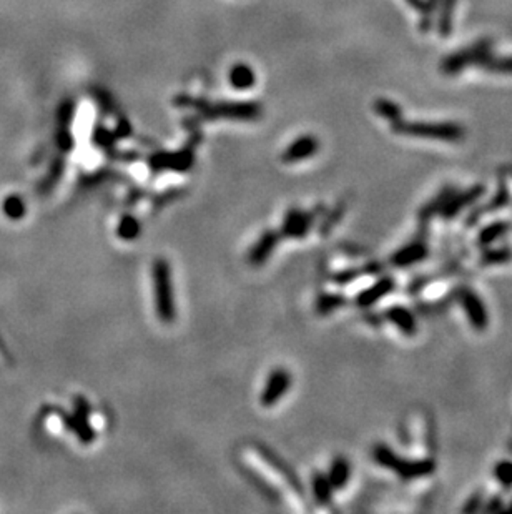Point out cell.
Here are the masks:
<instances>
[{
  "mask_svg": "<svg viewBox=\"0 0 512 514\" xmlns=\"http://www.w3.org/2000/svg\"><path fill=\"white\" fill-rule=\"evenodd\" d=\"M371 456L377 466L393 471L403 481H415L421 480V478H428L436 471V463L432 458L411 460V458L399 456L391 446L384 445V443H377V445L373 446Z\"/></svg>",
  "mask_w": 512,
  "mask_h": 514,
  "instance_id": "6da1fadb",
  "label": "cell"
},
{
  "mask_svg": "<svg viewBox=\"0 0 512 514\" xmlns=\"http://www.w3.org/2000/svg\"><path fill=\"white\" fill-rule=\"evenodd\" d=\"M393 132L406 137H416V139L439 140V142L456 143L466 137V130L463 125L456 121H408L397 120L391 125Z\"/></svg>",
  "mask_w": 512,
  "mask_h": 514,
  "instance_id": "7a4b0ae2",
  "label": "cell"
},
{
  "mask_svg": "<svg viewBox=\"0 0 512 514\" xmlns=\"http://www.w3.org/2000/svg\"><path fill=\"white\" fill-rule=\"evenodd\" d=\"M153 293L156 315L163 323H172L176 316V308L173 300L170 265L165 258H156L153 263Z\"/></svg>",
  "mask_w": 512,
  "mask_h": 514,
  "instance_id": "3957f363",
  "label": "cell"
},
{
  "mask_svg": "<svg viewBox=\"0 0 512 514\" xmlns=\"http://www.w3.org/2000/svg\"><path fill=\"white\" fill-rule=\"evenodd\" d=\"M491 57V42L489 40H479L474 45L466 47V49L459 50V52L451 54L449 57L444 58L441 70L446 75H454L459 73L461 70L467 69V67L476 64H484L487 58Z\"/></svg>",
  "mask_w": 512,
  "mask_h": 514,
  "instance_id": "277c9868",
  "label": "cell"
},
{
  "mask_svg": "<svg viewBox=\"0 0 512 514\" xmlns=\"http://www.w3.org/2000/svg\"><path fill=\"white\" fill-rule=\"evenodd\" d=\"M456 296H458L461 308L466 313V318L471 327L476 331H486L487 327H489V312H487L482 298L471 288H461L456 293Z\"/></svg>",
  "mask_w": 512,
  "mask_h": 514,
  "instance_id": "5b68a950",
  "label": "cell"
},
{
  "mask_svg": "<svg viewBox=\"0 0 512 514\" xmlns=\"http://www.w3.org/2000/svg\"><path fill=\"white\" fill-rule=\"evenodd\" d=\"M486 194V187L480 185H472L467 188V190L458 191L454 190L451 194V197L446 200L443 208L439 210V217H443L444 220H452L456 217H459L466 208H469L471 205H474L478 200Z\"/></svg>",
  "mask_w": 512,
  "mask_h": 514,
  "instance_id": "8992f818",
  "label": "cell"
},
{
  "mask_svg": "<svg viewBox=\"0 0 512 514\" xmlns=\"http://www.w3.org/2000/svg\"><path fill=\"white\" fill-rule=\"evenodd\" d=\"M291 386V375L283 368H278L268 376V382L263 388L261 393V405L265 408H271L277 405L279 399L286 395V391Z\"/></svg>",
  "mask_w": 512,
  "mask_h": 514,
  "instance_id": "52a82bcc",
  "label": "cell"
},
{
  "mask_svg": "<svg viewBox=\"0 0 512 514\" xmlns=\"http://www.w3.org/2000/svg\"><path fill=\"white\" fill-rule=\"evenodd\" d=\"M509 203H511V190H509V187H507L506 180H501V182H499L498 190H496V194L492 195L489 202L484 203L480 208H474V210H471V213L467 215L466 225H469V226L476 225V223H478L482 217L496 213V211H501L502 208H506Z\"/></svg>",
  "mask_w": 512,
  "mask_h": 514,
  "instance_id": "ba28073f",
  "label": "cell"
},
{
  "mask_svg": "<svg viewBox=\"0 0 512 514\" xmlns=\"http://www.w3.org/2000/svg\"><path fill=\"white\" fill-rule=\"evenodd\" d=\"M429 255V246L423 240H415L408 245L401 246L397 252L391 255V263L395 268H409V266L416 265L426 260Z\"/></svg>",
  "mask_w": 512,
  "mask_h": 514,
  "instance_id": "9c48e42d",
  "label": "cell"
},
{
  "mask_svg": "<svg viewBox=\"0 0 512 514\" xmlns=\"http://www.w3.org/2000/svg\"><path fill=\"white\" fill-rule=\"evenodd\" d=\"M384 318L393 323L406 336H415L417 333V320L415 313L403 305H393L384 312Z\"/></svg>",
  "mask_w": 512,
  "mask_h": 514,
  "instance_id": "30bf717a",
  "label": "cell"
},
{
  "mask_svg": "<svg viewBox=\"0 0 512 514\" xmlns=\"http://www.w3.org/2000/svg\"><path fill=\"white\" fill-rule=\"evenodd\" d=\"M396 283L391 277H381L376 283L369 286L368 290L361 292L356 296V305L361 308H369L373 305H376L377 301L383 300L384 296H388L389 293L395 292Z\"/></svg>",
  "mask_w": 512,
  "mask_h": 514,
  "instance_id": "8fae6325",
  "label": "cell"
},
{
  "mask_svg": "<svg viewBox=\"0 0 512 514\" xmlns=\"http://www.w3.org/2000/svg\"><path fill=\"white\" fill-rule=\"evenodd\" d=\"M313 215L301 210H290L283 223V235L290 238H303L311 230Z\"/></svg>",
  "mask_w": 512,
  "mask_h": 514,
  "instance_id": "7c38bea8",
  "label": "cell"
},
{
  "mask_svg": "<svg viewBox=\"0 0 512 514\" xmlns=\"http://www.w3.org/2000/svg\"><path fill=\"white\" fill-rule=\"evenodd\" d=\"M318 148H320L318 140L311 135H305L286 148L285 154H283V162L296 163V162H301V160L311 159V156L316 154Z\"/></svg>",
  "mask_w": 512,
  "mask_h": 514,
  "instance_id": "4fadbf2b",
  "label": "cell"
},
{
  "mask_svg": "<svg viewBox=\"0 0 512 514\" xmlns=\"http://www.w3.org/2000/svg\"><path fill=\"white\" fill-rule=\"evenodd\" d=\"M278 240H279V235L277 233V231H273V230L265 231V233L259 237V240L255 243L253 248H251L250 255H248V261H250L253 266H261L263 263L271 257V253H273Z\"/></svg>",
  "mask_w": 512,
  "mask_h": 514,
  "instance_id": "5bb4252c",
  "label": "cell"
},
{
  "mask_svg": "<svg viewBox=\"0 0 512 514\" xmlns=\"http://www.w3.org/2000/svg\"><path fill=\"white\" fill-rule=\"evenodd\" d=\"M511 230V222H507V220H496V222L489 223V225H486L479 231L476 243H478L479 248H487V246H492L501 242L506 235H509Z\"/></svg>",
  "mask_w": 512,
  "mask_h": 514,
  "instance_id": "9a60e30c",
  "label": "cell"
},
{
  "mask_svg": "<svg viewBox=\"0 0 512 514\" xmlns=\"http://www.w3.org/2000/svg\"><path fill=\"white\" fill-rule=\"evenodd\" d=\"M328 480L333 486V489L340 491V489H345L346 484H348L349 480H351V465L346 458L342 456H336L333 461H331L329 469H328Z\"/></svg>",
  "mask_w": 512,
  "mask_h": 514,
  "instance_id": "2e32d148",
  "label": "cell"
},
{
  "mask_svg": "<svg viewBox=\"0 0 512 514\" xmlns=\"http://www.w3.org/2000/svg\"><path fill=\"white\" fill-rule=\"evenodd\" d=\"M89 413H90L89 403H86L84 398L77 399V414H75L72 419V428L77 431V436L80 438L84 443L93 441V438H95L92 426L89 425Z\"/></svg>",
  "mask_w": 512,
  "mask_h": 514,
  "instance_id": "e0dca14e",
  "label": "cell"
},
{
  "mask_svg": "<svg viewBox=\"0 0 512 514\" xmlns=\"http://www.w3.org/2000/svg\"><path fill=\"white\" fill-rule=\"evenodd\" d=\"M258 451H259V454H261L263 460H265V461L268 463V465L273 466V469L277 471V473H281V474H279V476L285 478L286 482H288V484L291 486V488L294 489V491L299 493V494L303 493V489H301V482L298 481L296 474H293V471H291V469L288 468V466L285 465V463L279 461L277 454L271 453V451H270V449H266L265 446H258Z\"/></svg>",
  "mask_w": 512,
  "mask_h": 514,
  "instance_id": "ac0fdd59",
  "label": "cell"
},
{
  "mask_svg": "<svg viewBox=\"0 0 512 514\" xmlns=\"http://www.w3.org/2000/svg\"><path fill=\"white\" fill-rule=\"evenodd\" d=\"M484 252L480 255L479 263L482 266H498V265H506V263L512 261V248L511 246H487L482 248Z\"/></svg>",
  "mask_w": 512,
  "mask_h": 514,
  "instance_id": "d6986e66",
  "label": "cell"
},
{
  "mask_svg": "<svg viewBox=\"0 0 512 514\" xmlns=\"http://www.w3.org/2000/svg\"><path fill=\"white\" fill-rule=\"evenodd\" d=\"M333 486H331V482L328 480V476L326 474H321V473H314L313 476V493H314V498H316V501L320 504H329L331 503V498H333Z\"/></svg>",
  "mask_w": 512,
  "mask_h": 514,
  "instance_id": "ffe728a7",
  "label": "cell"
},
{
  "mask_svg": "<svg viewBox=\"0 0 512 514\" xmlns=\"http://www.w3.org/2000/svg\"><path fill=\"white\" fill-rule=\"evenodd\" d=\"M454 190H456V188H452V187L443 188V191H441V194L436 195V197L432 198L431 202L426 203V205L423 207V210H421L419 217L423 218V220H428V218L434 217V215H439V210H441V208H443L444 203H446V200L449 197H451V194Z\"/></svg>",
  "mask_w": 512,
  "mask_h": 514,
  "instance_id": "44dd1931",
  "label": "cell"
},
{
  "mask_svg": "<svg viewBox=\"0 0 512 514\" xmlns=\"http://www.w3.org/2000/svg\"><path fill=\"white\" fill-rule=\"evenodd\" d=\"M374 108H376L377 115H380L381 119L388 120L391 125L396 124L397 120H401V115H403V110H401L399 105H396L395 102L391 100H377Z\"/></svg>",
  "mask_w": 512,
  "mask_h": 514,
  "instance_id": "7402d4cb",
  "label": "cell"
},
{
  "mask_svg": "<svg viewBox=\"0 0 512 514\" xmlns=\"http://www.w3.org/2000/svg\"><path fill=\"white\" fill-rule=\"evenodd\" d=\"M140 233V223L139 220L132 215H125L124 218L120 220L117 229V235L121 238V240H133V238L139 237Z\"/></svg>",
  "mask_w": 512,
  "mask_h": 514,
  "instance_id": "603a6c76",
  "label": "cell"
},
{
  "mask_svg": "<svg viewBox=\"0 0 512 514\" xmlns=\"http://www.w3.org/2000/svg\"><path fill=\"white\" fill-rule=\"evenodd\" d=\"M492 474H494L496 481L502 486V489L509 491L512 489V461L511 460H502L496 463V466L492 468Z\"/></svg>",
  "mask_w": 512,
  "mask_h": 514,
  "instance_id": "cb8c5ba5",
  "label": "cell"
},
{
  "mask_svg": "<svg viewBox=\"0 0 512 514\" xmlns=\"http://www.w3.org/2000/svg\"><path fill=\"white\" fill-rule=\"evenodd\" d=\"M255 82V75L246 65H238L231 70V84L238 89H248Z\"/></svg>",
  "mask_w": 512,
  "mask_h": 514,
  "instance_id": "d4e9b609",
  "label": "cell"
},
{
  "mask_svg": "<svg viewBox=\"0 0 512 514\" xmlns=\"http://www.w3.org/2000/svg\"><path fill=\"white\" fill-rule=\"evenodd\" d=\"M482 65L486 67V70H489V72L501 73V75H512V55L511 57H498V58L489 57Z\"/></svg>",
  "mask_w": 512,
  "mask_h": 514,
  "instance_id": "484cf974",
  "label": "cell"
},
{
  "mask_svg": "<svg viewBox=\"0 0 512 514\" xmlns=\"http://www.w3.org/2000/svg\"><path fill=\"white\" fill-rule=\"evenodd\" d=\"M346 303V298L342 295H323L320 300H318L316 305V312L321 313V315H326V313L334 312L342 305Z\"/></svg>",
  "mask_w": 512,
  "mask_h": 514,
  "instance_id": "4316f807",
  "label": "cell"
},
{
  "mask_svg": "<svg viewBox=\"0 0 512 514\" xmlns=\"http://www.w3.org/2000/svg\"><path fill=\"white\" fill-rule=\"evenodd\" d=\"M454 2L456 0H444V3H443L444 15L441 17V22H439L441 32L443 34H447L449 29H451V17H452V12H454Z\"/></svg>",
  "mask_w": 512,
  "mask_h": 514,
  "instance_id": "83f0119b",
  "label": "cell"
},
{
  "mask_svg": "<svg viewBox=\"0 0 512 514\" xmlns=\"http://www.w3.org/2000/svg\"><path fill=\"white\" fill-rule=\"evenodd\" d=\"M484 508V493L476 491L472 496L467 500V503L464 504L463 513H479Z\"/></svg>",
  "mask_w": 512,
  "mask_h": 514,
  "instance_id": "f1b7e54d",
  "label": "cell"
},
{
  "mask_svg": "<svg viewBox=\"0 0 512 514\" xmlns=\"http://www.w3.org/2000/svg\"><path fill=\"white\" fill-rule=\"evenodd\" d=\"M482 511H487V513L506 511V501L502 500V496L496 494V496H492L489 501H484Z\"/></svg>",
  "mask_w": 512,
  "mask_h": 514,
  "instance_id": "f546056e",
  "label": "cell"
},
{
  "mask_svg": "<svg viewBox=\"0 0 512 514\" xmlns=\"http://www.w3.org/2000/svg\"><path fill=\"white\" fill-rule=\"evenodd\" d=\"M406 2H408L411 7H415V9L423 10V12H426V14H428L426 2H424V0H406Z\"/></svg>",
  "mask_w": 512,
  "mask_h": 514,
  "instance_id": "4dcf8cb0",
  "label": "cell"
},
{
  "mask_svg": "<svg viewBox=\"0 0 512 514\" xmlns=\"http://www.w3.org/2000/svg\"><path fill=\"white\" fill-rule=\"evenodd\" d=\"M506 511H512V500H511L509 504H506Z\"/></svg>",
  "mask_w": 512,
  "mask_h": 514,
  "instance_id": "1f68e13d",
  "label": "cell"
}]
</instances>
